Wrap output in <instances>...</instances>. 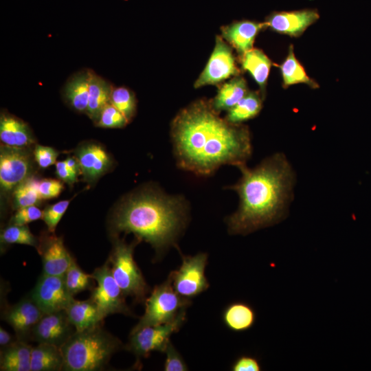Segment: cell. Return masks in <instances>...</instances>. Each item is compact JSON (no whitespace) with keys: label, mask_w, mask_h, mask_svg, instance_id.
<instances>
[{"label":"cell","mask_w":371,"mask_h":371,"mask_svg":"<svg viewBox=\"0 0 371 371\" xmlns=\"http://www.w3.org/2000/svg\"><path fill=\"white\" fill-rule=\"evenodd\" d=\"M240 58L243 69L251 75L259 85L263 95L271 67V61L262 50L254 48Z\"/></svg>","instance_id":"cell-27"},{"label":"cell","mask_w":371,"mask_h":371,"mask_svg":"<svg viewBox=\"0 0 371 371\" xmlns=\"http://www.w3.org/2000/svg\"><path fill=\"white\" fill-rule=\"evenodd\" d=\"M63 188V183L58 180L44 179L38 181V192L41 199L58 196Z\"/></svg>","instance_id":"cell-39"},{"label":"cell","mask_w":371,"mask_h":371,"mask_svg":"<svg viewBox=\"0 0 371 371\" xmlns=\"http://www.w3.org/2000/svg\"><path fill=\"white\" fill-rule=\"evenodd\" d=\"M319 18L315 10L305 9L290 12H275L265 23L271 30L290 36H299Z\"/></svg>","instance_id":"cell-15"},{"label":"cell","mask_w":371,"mask_h":371,"mask_svg":"<svg viewBox=\"0 0 371 371\" xmlns=\"http://www.w3.org/2000/svg\"><path fill=\"white\" fill-rule=\"evenodd\" d=\"M3 245L22 244L39 247L40 240L30 232L27 226L10 224L1 233Z\"/></svg>","instance_id":"cell-31"},{"label":"cell","mask_w":371,"mask_h":371,"mask_svg":"<svg viewBox=\"0 0 371 371\" xmlns=\"http://www.w3.org/2000/svg\"><path fill=\"white\" fill-rule=\"evenodd\" d=\"M170 136L179 168L200 177L223 165L245 166L252 153L249 128L221 117L204 99L179 111L171 122Z\"/></svg>","instance_id":"cell-1"},{"label":"cell","mask_w":371,"mask_h":371,"mask_svg":"<svg viewBox=\"0 0 371 371\" xmlns=\"http://www.w3.org/2000/svg\"><path fill=\"white\" fill-rule=\"evenodd\" d=\"M17 339H14L12 335L4 328H0V346L1 348L10 346Z\"/></svg>","instance_id":"cell-42"},{"label":"cell","mask_w":371,"mask_h":371,"mask_svg":"<svg viewBox=\"0 0 371 371\" xmlns=\"http://www.w3.org/2000/svg\"><path fill=\"white\" fill-rule=\"evenodd\" d=\"M280 69L284 87L305 83L312 88L318 87V85L308 76L304 67L295 58L292 46H290L288 55Z\"/></svg>","instance_id":"cell-29"},{"label":"cell","mask_w":371,"mask_h":371,"mask_svg":"<svg viewBox=\"0 0 371 371\" xmlns=\"http://www.w3.org/2000/svg\"><path fill=\"white\" fill-rule=\"evenodd\" d=\"M0 139L3 145L18 148H27L35 142L29 125L5 111L0 115Z\"/></svg>","instance_id":"cell-19"},{"label":"cell","mask_w":371,"mask_h":371,"mask_svg":"<svg viewBox=\"0 0 371 371\" xmlns=\"http://www.w3.org/2000/svg\"><path fill=\"white\" fill-rule=\"evenodd\" d=\"M183 196H170L148 187L130 194L115 209L110 221L113 236L132 233L161 254L175 245L188 221Z\"/></svg>","instance_id":"cell-3"},{"label":"cell","mask_w":371,"mask_h":371,"mask_svg":"<svg viewBox=\"0 0 371 371\" xmlns=\"http://www.w3.org/2000/svg\"><path fill=\"white\" fill-rule=\"evenodd\" d=\"M67 168L74 174L78 175L81 172L80 166L76 158L67 157L65 160Z\"/></svg>","instance_id":"cell-43"},{"label":"cell","mask_w":371,"mask_h":371,"mask_svg":"<svg viewBox=\"0 0 371 371\" xmlns=\"http://www.w3.org/2000/svg\"><path fill=\"white\" fill-rule=\"evenodd\" d=\"M135 243L127 244L115 238L108 262L112 275L126 296L144 302L148 286L133 258Z\"/></svg>","instance_id":"cell-5"},{"label":"cell","mask_w":371,"mask_h":371,"mask_svg":"<svg viewBox=\"0 0 371 371\" xmlns=\"http://www.w3.org/2000/svg\"><path fill=\"white\" fill-rule=\"evenodd\" d=\"M190 304V300L179 295L174 289L172 279L156 286L145 300V311L132 330L165 324L172 321Z\"/></svg>","instance_id":"cell-6"},{"label":"cell","mask_w":371,"mask_h":371,"mask_svg":"<svg viewBox=\"0 0 371 371\" xmlns=\"http://www.w3.org/2000/svg\"><path fill=\"white\" fill-rule=\"evenodd\" d=\"M45 313L30 295L23 297L13 306H8L3 313V319L14 330L16 337L25 341L38 321Z\"/></svg>","instance_id":"cell-14"},{"label":"cell","mask_w":371,"mask_h":371,"mask_svg":"<svg viewBox=\"0 0 371 371\" xmlns=\"http://www.w3.org/2000/svg\"><path fill=\"white\" fill-rule=\"evenodd\" d=\"M65 310L45 313L36 324L31 338L37 343L61 347L76 333Z\"/></svg>","instance_id":"cell-13"},{"label":"cell","mask_w":371,"mask_h":371,"mask_svg":"<svg viewBox=\"0 0 371 371\" xmlns=\"http://www.w3.org/2000/svg\"><path fill=\"white\" fill-rule=\"evenodd\" d=\"M113 85L107 80L91 71L89 102L86 114L95 124L103 109L110 103Z\"/></svg>","instance_id":"cell-23"},{"label":"cell","mask_w":371,"mask_h":371,"mask_svg":"<svg viewBox=\"0 0 371 371\" xmlns=\"http://www.w3.org/2000/svg\"><path fill=\"white\" fill-rule=\"evenodd\" d=\"M231 370L233 371H260L262 367L256 357L241 355L233 363Z\"/></svg>","instance_id":"cell-40"},{"label":"cell","mask_w":371,"mask_h":371,"mask_svg":"<svg viewBox=\"0 0 371 371\" xmlns=\"http://www.w3.org/2000/svg\"><path fill=\"white\" fill-rule=\"evenodd\" d=\"M63 357L60 347L38 343L32 346L31 371H59L63 370Z\"/></svg>","instance_id":"cell-26"},{"label":"cell","mask_w":371,"mask_h":371,"mask_svg":"<svg viewBox=\"0 0 371 371\" xmlns=\"http://www.w3.org/2000/svg\"><path fill=\"white\" fill-rule=\"evenodd\" d=\"M262 98L256 91H249L234 107L227 111L225 119L234 124H241L256 117L262 109Z\"/></svg>","instance_id":"cell-28"},{"label":"cell","mask_w":371,"mask_h":371,"mask_svg":"<svg viewBox=\"0 0 371 371\" xmlns=\"http://www.w3.org/2000/svg\"><path fill=\"white\" fill-rule=\"evenodd\" d=\"M30 295L45 313L65 310L74 299L66 287L64 276L43 273Z\"/></svg>","instance_id":"cell-12"},{"label":"cell","mask_w":371,"mask_h":371,"mask_svg":"<svg viewBox=\"0 0 371 371\" xmlns=\"http://www.w3.org/2000/svg\"><path fill=\"white\" fill-rule=\"evenodd\" d=\"M186 319L184 310L167 323L132 330L127 349L137 357H147L154 351L164 352L171 335L180 329Z\"/></svg>","instance_id":"cell-7"},{"label":"cell","mask_w":371,"mask_h":371,"mask_svg":"<svg viewBox=\"0 0 371 371\" xmlns=\"http://www.w3.org/2000/svg\"><path fill=\"white\" fill-rule=\"evenodd\" d=\"M43 211L36 205H30L18 208L10 219V224L25 225L26 224L43 218Z\"/></svg>","instance_id":"cell-36"},{"label":"cell","mask_w":371,"mask_h":371,"mask_svg":"<svg viewBox=\"0 0 371 371\" xmlns=\"http://www.w3.org/2000/svg\"><path fill=\"white\" fill-rule=\"evenodd\" d=\"M38 252L42 259L43 274L64 276L74 258L66 249L63 238L54 235L40 241Z\"/></svg>","instance_id":"cell-16"},{"label":"cell","mask_w":371,"mask_h":371,"mask_svg":"<svg viewBox=\"0 0 371 371\" xmlns=\"http://www.w3.org/2000/svg\"><path fill=\"white\" fill-rule=\"evenodd\" d=\"M91 71L92 69L87 68L76 71L63 86V98L70 107L78 113H86L87 109Z\"/></svg>","instance_id":"cell-20"},{"label":"cell","mask_w":371,"mask_h":371,"mask_svg":"<svg viewBox=\"0 0 371 371\" xmlns=\"http://www.w3.org/2000/svg\"><path fill=\"white\" fill-rule=\"evenodd\" d=\"M207 262L205 253L182 257L179 268L170 273L172 286L179 295L190 300L208 289L205 275Z\"/></svg>","instance_id":"cell-9"},{"label":"cell","mask_w":371,"mask_h":371,"mask_svg":"<svg viewBox=\"0 0 371 371\" xmlns=\"http://www.w3.org/2000/svg\"><path fill=\"white\" fill-rule=\"evenodd\" d=\"M110 103L119 110L128 122L131 121L136 113L137 100L135 93L125 87H113Z\"/></svg>","instance_id":"cell-33"},{"label":"cell","mask_w":371,"mask_h":371,"mask_svg":"<svg viewBox=\"0 0 371 371\" xmlns=\"http://www.w3.org/2000/svg\"><path fill=\"white\" fill-rule=\"evenodd\" d=\"M56 174L60 180L71 186L77 181L78 175L67 168L65 161L56 163Z\"/></svg>","instance_id":"cell-41"},{"label":"cell","mask_w":371,"mask_h":371,"mask_svg":"<svg viewBox=\"0 0 371 371\" xmlns=\"http://www.w3.org/2000/svg\"><path fill=\"white\" fill-rule=\"evenodd\" d=\"M223 321L230 330L242 333L254 326L256 321V313L248 303L234 302L225 308Z\"/></svg>","instance_id":"cell-25"},{"label":"cell","mask_w":371,"mask_h":371,"mask_svg":"<svg viewBox=\"0 0 371 371\" xmlns=\"http://www.w3.org/2000/svg\"><path fill=\"white\" fill-rule=\"evenodd\" d=\"M65 311L70 322L78 332L100 325L104 319L90 298L87 300L74 299Z\"/></svg>","instance_id":"cell-21"},{"label":"cell","mask_w":371,"mask_h":371,"mask_svg":"<svg viewBox=\"0 0 371 371\" xmlns=\"http://www.w3.org/2000/svg\"><path fill=\"white\" fill-rule=\"evenodd\" d=\"M265 27H267L265 22L249 20L235 21L221 27V37L233 47L241 57L253 49L256 36Z\"/></svg>","instance_id":"cell-18"},{"label":"cell","mask_w":371,"mask_h":371,"mask_svg":"<svg viewBox=\"0 0 371 371\" xmlns=\"http://www.w3.org/2000/svg\"><path fill=\"white\" fill-rule=\"evenodd\" d=\"M249 92L244 78L236 76L221 85L216 96L210 100L213 109L220 113L234 107Z\"/></svg>","instance_id":"cell-24"},{"label":"cell","mask_w":371,"mask_h":371,"mask_svg":"<svg viewBox=\"0 0 371 371\" xmlns=\"http://www.w3.org/2000/svg\"><path fill=\"white\" fill-rule=\"evenodd\" d=\"M166 359L164 366L165 371H186L188 366L181 355L170 341L165 351Z\"/></svg>","instance_id":"cell-37"},{"label":"cell","mask_w":371,"mask_h":371,"mask_svg":"<svg viewBox=\"0 0 371 371\" xmlns=\"http://www.w3.org/2000/svg\"><path fill=\"white\" fill-rule=\"evenodd\" d=\"M122 347L118 338L101 325L76 331L60 347L63 370L66 371H97L103 370L112 355Z\"/></svg>","instance_id":"cell-4"},{"label":"cell","mask_w":371,"mask_h":371,"mask_svg":"<svg viewBox=\"0 0 371 371\" xmlns=\"http://www.w3.org/2000/svg\"><path fill=\"white\" fill-rule=\"evenodd\" d=\"M31 157L25 148L1 145L0 149V184L4 192H10L28 178Z\"/></svg>","instance_id":"cell-11"},{"label":"cell","mask_w":371,"mask_h":371,"mask_svg":"<svg viewBox=\"0 0 371 371\" xmlns=\"http://www.w3.org/2000/svg\"><path fill=\"white\" fill-rule=\"evenodd\" d=\"M91 275L97 286L91 290L89 298L98 307L102 317L104 319L115 313L131 315L132 312L126 303V295L115 280L108 260L96 268Z\"/></svg>","instance_id":"cell-8"},{"label":"cell","mask_w":371,"mask_h":371,"mask_svg":"<svg viewBox=\"0 0 371 371\" xmlns=\"http://www.w3.org/2000/svg\"><path fill=\"white\" fill-rule=\"evenodd\" d=\"M33 153L36 161L42 168L54 164L58 155V152L54 148L42 145H36Z\"/></svg>","instance_id":"cell-38"},{"label":"cell","mask_w":371,"mask_h":371,"mask_svg":"<svg viewBox=\"0 0 371 371\" xmlns=\"http://www.w3.org/2000/svg\"><path fill=\"white\" fill-rule=\"evenodd\" d=\"M128 123L124 115L109 103L102 111L95 125L102 128H120Z\"/></svg>","instance_id":"cell-34"},{"label":"cell","mask_w":371,"mask_h":371,"mask_svg":"<svg viewBox=\"0 0 371 371\" xmlns=\"http://www.w3.org/2000/svg\"><path fill=\"white\" fill-rule=\"evenodd\" d=\"M238 168L240 179L228 187L239 197L238 209L227 218L229 233L245 236L284 219L295 182L285 155L278 153L254 168L245 165Z\"/></svg>","instance_id":"cell-2"},{"label":"cell","mask_w":371,"mask_h":371,"mask_svg":"<svg viewBox=\"0 0 371 371\" xmlns=\"http://www.w3.org/2000/svg\"><path fill=\"white\" fill-rule=\"evenodd\" d=\"M32 346L26 341L17 339L10 346L3 348L0 356L1 371H31Z\"/></svg>","instance_id":"cell-22"},{"label":"cell","mask_w":371,"mask_h":371,"mask_svg":"<svg viewBox=\"0 0 371 371\" xmlns=\"http://www.w3.org/2000/svg\"><path fill=\"white\" fill-rule=\"evenodd\" d=\"M69 203L70 200L60 201L55 204L47 206L43 210L42 219L45 221L49 232L51 233L54 232Z\"/></svg>","instance_id":"cell-35"},{"label":"cell","mask_w":371,"mask_h":371,"mask_svg":"<svg viewBox=\"0 0 371 371\" xmlns=\"http://www.w3.org/2000/svg\"><path fill=\"white\" fill-rule=\"evenodd\" d=\"M239 74L232 48L221 36H216L214 49L194 87L217 85Z\"/></svg>","instance_id":"cell-10"},{"label":"cell","mask_w":371,"mask_h":371,"mask_svg":"<svg viewBox=\"0 0 371 371\" xmlns=\"http://www.w3.org/2000/svg\"><path fill=\"white\" fill-rule=\"evenodd\" d=\"M13 198L16 209L38 204L41 200L38 192V181L34 177L27 178L14 188Z\"/></svg>","instance_id":"cell-32"},{"label":"cell","mask_w":371,"mask_h":371,"mask_svg":"<svg viewBox=\"0 0 371 371\" xmlns=\"http://www.w3.org/2000/svg\"><path fill=\"white\" fill-rule=\"evenodd\" d=\"M81 173L85 181L97 180L110 168L112 160L109 155L99 144L88 142L81 145L76 150Z\"/></svg>","instance_id":"cell-17"},{"label":"cell","mask_w":371,"mask_h":371,"mask_svg":"<svg viewBox=\"0 0 371 371\" xmlns=\"http://www.w3.org/2000/svg\"><path fill=\"white\" fill-rule=\"evenodd\" d=\"M64 280L67 290L73 296L86 290L91 291L94 288L95 280L92 275L84 272L74 259L64 275Z\"/></svg>","instance_id":"cell-30"}]
</instances>
